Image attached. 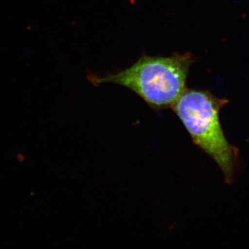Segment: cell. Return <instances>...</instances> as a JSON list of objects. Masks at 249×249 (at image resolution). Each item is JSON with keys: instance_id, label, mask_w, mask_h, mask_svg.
Wrapping results in <instances>:
<instances>
[{"instance_id": "cell-2", "label": "cell", "mask_w": 249, "mask_h": 249, "mask_svg": "<svg viewBox=\"0 0 249 249\" xmlns=\"http://www.w3.org/2000/svg\"><path fill=\"white\" fill-rule=\"evenodd\" d=\"M227 103L228 100L209 91L186 89L172 108L194 143L217 163L229 183L235 173L238 150L228 142L219 120Z\"/></svg>"}, {"instance_id": "cell-1", "label": "cell", "mask_w": 249, "mask_h": 249, "mask_svg": "<svg viewBox=\"0 0 249 249\" xmlns=\"http://www.w3.org/2000/svg\"><path fill=\"white\" fill-rule=\"evenodd\" d=\"M191 53L169 57L144 55L128 68L104 76L89 73L94 85L114 83L138 95L155 110L173 107L186 89L189 70L195 62Z\"/></svg>"}]
</instances>
